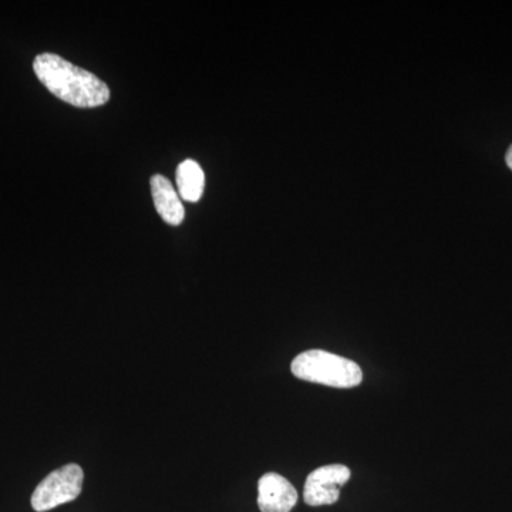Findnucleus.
<instances>
[{"mask_svg": "<svg viewBox=\"0 0 512 512\" xmlns=\"http://www.w3.org/2000/svg\"><path fill=\"white\" fill-rule=\"evenodd\" d=\"M298 491L281 474L268 473L258 483V507L262 512H291Z\"/></svg>", "mask_w": 512, "mask_h": 512, "instance_id": "39448f33", "label": "nucleus"}, {"mask_svg": "<svg viewBox=\"0 0 512 512\" xmlns=\"http://www.w3.org/2000/svg\"><path fill=\"white\" fill-rule=\"evenodd\" d=\"M349 467L343 464H330L316 468L306 478L303 500L311 507H322L338 503L340 488L350 480Z\"/></svg>", "mask_w": 512, "mask_h": 512, "instance_id": "20e7f679", "label": "nucleus"}, {"mask_svg": "<svg viewBox=\"0 0 512 512\" xmlns=\"http://www.w3.org/2000/svg\"><path fill=\"white\" fill-rule=\"evenodd\" d=\"M505 161H507L508 167H510V170L512 171V146L508 148L507 156H505Z\"/></svg>", "mask_w": 512, "mask_h": 512, "instance_id": "6e6552de", "label": "nucleus"}, {"mask_svg": "<svg viewBox=\"0 0 512 512\" xmlns=\"http://www.w3.org/2000/svg\"><path fill=\"white\" fill-rule=\"evenodd\" d=\"M151 194H153L154 205L160 217L168 225L177 227L185 218V210L180 194L175 190L174 185L164 175H153L150 181Z\"/></svg>", "mask_w": 512, "mask_h": 512, "instance_id": "423d86ee", "label": "nucleus"}, {"mask_svg": "<svg viewBox=\"0 0 512 512\" xmlns=\"http://www.w3.org/2000/svg\"><path fill=\"white\" fill-rule=\"evenodd\" d=\"M293 376L305 382L323 384L336 389H352L363 380L360 366L346 357L325 350L303 352L292 360Z\"/></svg>", "mask_w": 512, "mask_h": 512, "instance_id": "f03ea898", "label": "nucleus"}, {"mask_svg": "<svg viewBox=\"0 0 512 512\" xmlns=\"http://www.w3.org/2000/svg\"><path fill=\"white\" fill-rule=\"evenodd\" d=\"M84 474L77 464H67L53 471L32 494V507L36 512L53 510L82 494Z\"/></svg>", "mask_w": 512, "mask_h": 512, "instance_id": "7ed1b4c3", "label": "nucleus"}, {"mask_svg": "<svg viewBox=\"0 0 512 512\" xmlns=\"http://www.w3.org/2000/svg\"><path fill=\"white\" fill-rule=\"evenodd\" d=\"M177 185L184 201H200L205 187V174L201 165L194 160H185L178 165Z\"/></svg>", "mask_w": 512, "mask_h": 512, "instance_id": "0eeeda50", "label": "nucleus"}, {"mask_svg": "<svg viewBox=\"0 0 512 512\" xmlns=\"http://www.w3.org/2000/svg\"><path fill=\"white\" fill-rule=\"evenodd\" d=\"M33 70L50 93L72 106L92 109L110 100L109 86L96 74L74 66L55 53L37 56Z\"/></svg>", "mask_w": 512, "mask_h": 512, "instance_id": "f257e3e1", "label": "nucleus"}]
</instances>
